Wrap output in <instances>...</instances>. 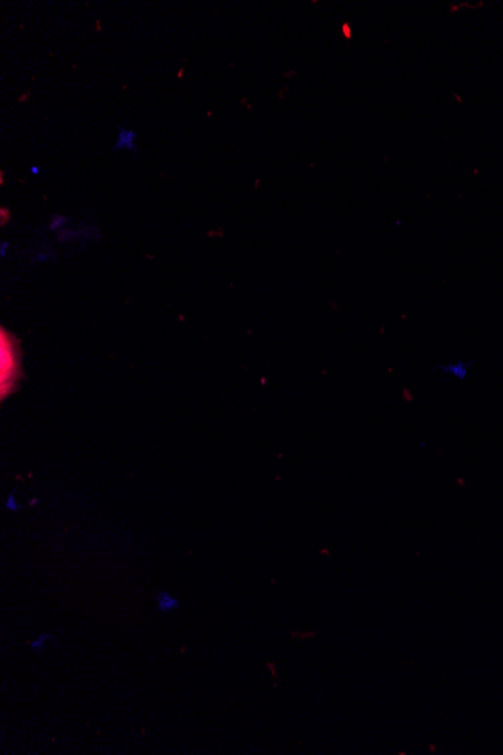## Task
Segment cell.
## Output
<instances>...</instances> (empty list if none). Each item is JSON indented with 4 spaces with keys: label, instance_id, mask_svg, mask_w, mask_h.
Returning <instances> with one entry per match:
<instances>
[{
    "label": "cell",
    "instance_id": "2",
    "mask_svg": "<svg viewBox=\"0 0 503 755\" xmlns=\"http://www.w3.org/2000/svg\"><path fill=\"white\" fill-rule=\"evenodd\" d=\"M155 602H157V609L158 612H162V614H171V612L178 610L181 606L180 600L169 591H158L155 595Z\"/></svg>",
    "mask_w": 503,
    "mask_h": 755
},
{
    "label": "cell",
    "instance_id": "1",
    "mask_svg": "<svg viewBox=\"0 0 503 755\" xmlns=\"http://www.w3.org/2000/svg\"><path fill=\"white\" fill-rule=\"evenodd\" d=\"M20 374V359L19 351L15 350V346L10 341H5L2 335V373H0V379H2V395L6 392H11L14 382H17Z\"/></svg>",
    "mask_w": 503,
    "mask_h": 755
},
{
    "label": "cell",
    "instance_id": "4",
    "mask_svg": "<svg viewBox=\"0 0 503 755\" xmlns=\"http://www.w3.org/2000/svg\"><path fill=\"white\" fill-rule=\"evenodd\" d=\"M118 144H116V148H131L134 149V145H133V140H134V133L131 130H125V129H121V134L118 138Z\"/></svg>",
    "mask_w": 503,
    "mask_h": 755
},
{
    "label": "cell",
    "instance_id": "3",
    "mask_svg": "<svg viewBox=\"0 0 503 755\" xmlns=\"http://www.w3.org/2000/svg\"><path fill=\"white\" fill-rule=\"evenodd\" d=\"M50 641H55L53 635L50 633H41L38 635L37 637H33L32 641H29V649L33 651V653H43L46 650V647L48 645Z\"/></svg>",
    "mask_w": 503,
    "mask_h": 755
}]
</instances>
